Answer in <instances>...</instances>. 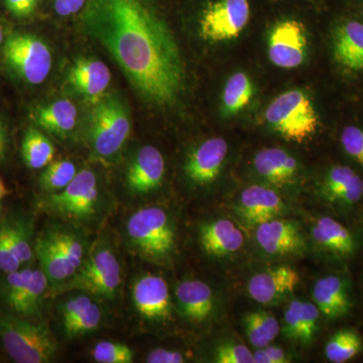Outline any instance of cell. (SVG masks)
Listing matches in <instances>:
<instances>
[{
  "label": "cell",
  "mask_w": 363,
  "mask_h": 363,
  "mask_svg": "<svg viewBox=\"0 0 363 363\" xmlns=\"http://www.w3.org/2000/svg\"><path fill=\"white\" fill-rule=\"evenodd\" d=\"M2 54L9 70L28 84H42L51 72V51L44 40L32 33L9 35Z\"/></svg>",
  "instance_id": "52a82bcc"
},
{
  "label": "cell",
  "mask_w": 363,
  "mask_h": 363,
  "mask_svg": "<svg viewBox=\"0 0 363 363\" xmlns=\"http://www.w3.org/2000/svg\"><path fill=\"white\" fill-rule=\"evenodd\" d=\"M203 250L211 257H225L238 252L245 242L243 234L233 221L218 219L200 228Z\"/></svg>",
  "instance_id": "ac0fdd59"
},
{
  "label": "cell",
  "mask_w": 363,
  "mask_h": 363,
  "mask_svg": "<svg viewBox=\"0 0 363 363\" xmlns=\"http://www.w3.org/2000/svg\"><path fill=\"white\" fill-rule=\"evenodd\" d=\"M0 210H1V207H0Z\"/></svg>",
  "instance_id": "f907efd6"
},
{
  "label": "cell",
  "mask_w": 363,
  "mask_h": 363,
  "mask_svg": "<svg viewBox=\"0 0 363 363\" xmlns=\"http://www.w3.org/2000/svg\"><path fill=\"white\" fill-rule=\"evenodd\" d=\"M33 269L25 267L18 271L7 272L6 278L0 285L2 297L6 300V304L11 307L20 297L21 294L25 290L26 285L30 281Z\"/></svg>",
  "instance_id": "74e56055"
},
{
  "label": "cell",
  "mask_w": 363,
  "mask_h": 363,
  "mask_svg": "<svg viewBox=\"0 0 363 363\" xmlns=\"http://www.w3.org/2000/svg\"><path fill=\"white\" fill-rule=\"evenodd\" d=\"M92 303L93 301L91 300V298L85 295H79L69 298L64 304L61 311L62 321H63L64 326L71 323L81 313L85 311Z\"/></svg>",
  "instance_id": "b9f144b4"
},
{
  "label": "cell",
  "mask_w": 363,
  "mask_h": 363,
  "mask_svg": "<svg viewBox=\"0 0 363 363\" xmlns=\"http://www.w3.org/2000/svg\"><path fill=\"white\" fill-rule=\"evenodd\" d=\"M307 39L304 26L297 21H284L274 26L269 38V57L284 69L297 68L305 60Z\"/></svg>",
  "instance_id": "30bf717a"
},
{
  "label": "cell",
  "mask_w": 363,
  "mask_h": 363,
  "mask_svg": "<svg viewBox=\"0 0 363 363\" xmlns=\"http://www.w3.org/2000/svg\"><path fill=\"white\" fill-rule=\"evenodd\" d=\"M255 363H286L290 362L285 350L278 346L267 345L253 352Z\"/></svg>",
  "instance_id": "7bdbcfd3"
},
{
  "label": "cell",
  "mask_w": 363,
  "mask_h": 363,
  "mask_svg": "<svg viewBox=\"0 0 363 363\" xmlns=\"http://www.w3.org/2000/svg\"><path fill=\"white\" fill-rule=\"evenodd\" d=\"M313 240L329 252L350 255L355 250L352 234L342 224L330 217H321L311 229Z\"/></svg>",
  "instance_id": "4316f807"
},
{
  "label": "cell",
  "mask_w": 363,
  "mask_h": 363,
  "mask_svg": "<svg viewBox=\"0 0 363 363\" xmlns=\"http://www.w3.org/2000/svg\"><path fill=\"white\" fill-rule=\"evenodd\" d=\"M126 233L133 247L147 259H167L175 250V229L162 208L147 207L135 212L126 223Z\"/></svg>",
  "instance_id": "277c9868"
},
{
  "label": "cell",
  "mask_w": 363,
  "mask_h": 363,
  "mask_svg": "<svg viewBox=\"0 0 363 363\" xmlns=\"http://www.w3.org/2000/svg\"><path fill=\"white\" fill-rule=\"evenodd\" d=\"M313 298L319 311L330 319L343 316L350 309V296L337 276L318 279L313 286Z\"/></svg>",
  "instance_id": "cb8c5ba5"
},
{
  "label": "cell",
  "mask_w": 363,
  "mask_h": 363,
  "mask_svg": "<svg viewBox=\"0 0 363 363\" xmlns=\"http://www.w3.org/2000/svg\"><path fill=\"white\" fill-rule=\"evenodd\" d=\"M341 143L346 154L363 166V130L357 126H347L341 133Z\"/></svg>",
  "instance_id": "ab89813d"
},
{
  "label": "cell",
  "mask_w": 363,
  "mask_h": 363,
  "mask_svg": "<svg viewBox=\"0 0 363 363\" xmlns=\"http://www.w3.org/2000/svg\"><path fill=\"white\" fill-rule=\"evenodd\" d=\"M245 332L255 348L266 347L278 337L281 326L271 313L252 312L245 318Z\"/></svg>",
  "instance_id": "f546056e"
},
{
  "label": "cell",
  "mask_w": 363,
  "mask_h": 363,
  "mask_svg": "<svg viewBox=\"0 0 363 363\" xmlns=\"http://www.w3.org/2000/svg\"><path fill=\"white\" fill-rule=\"evenodd\" d=\"M186 358L180 351L156 348L150 351L147 357L149 363H183Z\"/></svg>",
  "instance_id": "ee69618b"
},
{
  "label": "cell",
  "mask_w": 363,
  "mask_h": 363,
  "mask_svg": "<svg viewBox=\"0 0 363 363\" xmlns=\"http://www.w3.org/2000/svg\"><path fill=\"white\" fill-rule=\"evenodd\" d=\"M21 267L23 266L11 247L6 224L4 222L0 224V271L7 274V272L18 271Z\"/></svg>",
  "instance_id": "60d3db41"
},
{
  "label": "cell",
  "mask_w": 363,
  "mask_h": 363,
  "mask_svg": "<svg viewBox=\"0 0 363 363\" xmlns=\"http://www.w3.org/2000/svg\"><path fill=\"white\" fill-rule=\"evenodd\" d=\"M4 150H6V135H4V124L0 121V161L4 156Z\"/></svg>",
  "instance_id": "7dc6e473"
},
{
  "label": "cell",
  "mask_w": 363,
  "mask_h": 363,
  "mask_svg": "<svg viewBox=\"0 0 363 363\" xmlns=\"http://www.w3.org/2000/svg\"><path fill=\"white\" fill-rule=\"evenodd\" d=\"M57 247L65 255L70 266L78 271L85 259L84 242L77 233L69 229L56 228L48 231Z\"/></svg>",
  "instance_id": "d6a6232c"
},
{
  "label": "cell",
  "mask_w": 363,
  "mask_h": 363,
  "mask_svg": "<svg viewBox=\"0 0 363 363\" xmlns=\"http://www.w3.org/2000/svg\"><path fill=\"white\" fill-rule=\"evenodd\" d=\"M39 0H6V9L9 13L18 18H26L37 9Z\"/></svg>",
  "instance_id": "f6af8a7d"
},
{
  "label": "cell",
  "mask_w": 363,
  "mask_h": 363,
  "mask_svg": "<svg viewBox=\"0 0 363 363\" xmlns=\"http://www.w3.org/2000/svg\"><path fill=\"white\" fill-rule=\"evenodd\" d=\"M111 80L108 67L99 60L79 59L68 72V81L72 87L92 104L104 97Z\"/></svg>",
  "instance_id": "2e32d148"
},
{
  "label": "cell",
  "mask_w": 363,
  "mask_h": 363,
  "mask_svg": "<svg viewBox=\"0 0 363 363\" xmlns=\"http://www.w3.org/2000/svg\"><path fill=\"white\" fill-rule=\"evenodd\" d=\"M166 164L157 147L145 145L138 150L126 172L125 182L133 194H147L161 187Z\"/></svg>",
  "instance_id": "4fadbf2b"
},
{
  "label": "cell",
  "mask_w": 363,
  "mask_h": 363,
  "mask_svg": "<svg viewBox=\"0 0 363 363\" xmlns=\"http://www.w3.org/2000/svg\"><path fill=\"white\" fill-rule=\"evenodd\" d=\"M86 0H54V9L61 16L77 13L84 7Z\"/></svg>",
  "instance_id": "bcb514c9"
},
{
  "label": "cell",
  "mask_w": 363,
  "mask_h": 363,
  "mask_svg": "<svg viewBox=\"0 0 363 363\" xmlns=\"http://www.w3.org/2000/svg\"><path fill=\"white\" fill-rule=\"evenodd\" d=\"M227 152L228 143L224 138L205 140L189 155L185 164L186 175L197 185L213 183L220 174Z\"/></svg>",
  "instance_id": "5bb4252c"
},
{
  "label": "cell",
  "mask_w": 363,
  "mask_h": 363,
  "mask_svg": "<svg viewBox=\"0 0 363 363\" xmlns=\"http://www.w3.org/2000/svg\"><path fill=\"white\" fill-rule=\"evenodd\" d=\"M121 266L111 247L98 245L75 274L61 284L62 291L79 290L105 298H113L121 285Z\"/></svg>",
  "instance_id": "8992f818"
},
{
  "label": "cell",
  "mask_w": 363,
  "mask_h": 363,
  "mask_svg": "<svg viewBox=\"0 0 363 363\" xmlns=\"http://www.w3.org/2000/svg\"><path fill=\"white\" fill-rule=\"evenodd\" d=\"M82 23L143 100L169 106L179 99L185 86L180 49L149 0H88Z\"/></svg>",
  "instance_id": "6da1fadb"
},
{
  "label": "cell",
  "mask_w": 363,
  "mask_h": 363,
  "mask_svg": "<svg viewBox=\"0 0 363 363\" xmlns=\"http://www.w3.org/2000/svg\"><path fill=\"white\" fill-rule=\"evenodd\" d=\"M285 209V204L276 191L264 186H250L241 193L238 211L250 225L277 218Z\"/></svg>",
  "instance_id": "e0dca14e"
},
{
  "label": "cell",
  "mask_w": 363,
  "mask_h": 363,
  "mask_svg": "<svg viewBox=\"0 0 363 363\" xmlns=\"http://www.w3.org/2000/svg\"><path fill=\"white\" fill-rule=\"evenodd\" d=\"M253 164L259 175L279 187L292 183L298 174L295 157L279 147L260 150L255 155Z\"/></svg>",
  "instance_id": "ffe728a7"
},
{
  "label": "cell",
  "mask_w": 363,
  "mask_h": 363,
  "mask_svg": "<svg viewBox=\"0 0 363 363\" xmlns=\"http://www.w3.org/2000/svg\"><path fill=\"white\" fill-rule=\"evenodd\" d=\"M264 116L269 125L291 142H305L316 133L319 125V117L311 100L300 90L279 95L269 105Z\"/></svg>",
  "instance_id": "5b68a950"
},
{
  "label": "cell",
  "mask_w": 363,
  "mask_h": 363,
  "mask_svg": "<svg viewBox=\"0 0 363 363\" xmlns=\"http://www.w3.org/2000/svg\"><path fill=\"white\" fill-rule=\"evenodd\" d=\"M250 20L247 0H217L203 11L199 30L208 42H224L235 39L245 30Z\"/></svg>",
  "instance_id": "ba28073f"
},
{
  "label": "cell",
  "mask_w": 363,
  "mask_h": 363,
  "mask_svg": "<svg viewBox=\"0 0 363 363\" xmlns=\"http://www.w3.org/2000/svg\"><path fill=\"white\" fill-rule=\"evenodd\" d=\"M323 193L329 201L354 204L362 198L363 180L348 167H334L325 178Z\"/></svg>",
  "instance_id": "603a6c76"
},
{
  "label": "cell",
  "mask_w": 363,
  "mask_h": 363,
  "mask_svg": "<svg viewBox=\"0 0 363 363\" xmlns=\"http://www.w3.org/2000/svg\"><path fill=\"white\" fill-rule=\"evenodd\" d=\"M11 247L21 266L33 259L35 248L32 243V227L30 222L11 220L4 222Z\"/></svg>",
  "instance_id": "836d02e7"
},
{
  "label": "cell",
  "mask_w": 363,
  "mask_h": 363,
  "mask_svg": "<svg viewBox=\"0 0 363 363\" xmlns=\"http://www.w3.org/2000/svg\"><path fill=\"white\" fill-rule=\"evenodd\" d=\"M101 320V310H100L99 306L93 302L71 323L65 325L64 329L69 337H76V336L84 335V334L97 329Z\"/></svg>",
  "instance_id": "8d00e7d4"
},
{
  "label": "cell",
  "mask_w": 363,
  "mask_h": 363,
  "mask_svg": "<svg viewBox=\"0 0 363 363\" xmlns=\"http://www.w3.org/2000/svg\"><path fill=\"white\" fill-rule=\"evenodd\" d=\"M253 95L252 81L243 72L233 74L227 81L222 95V107L224 113L235 114L245 108Z\"/></svg>",
  "instance_id": "4dcf8cb0"
},
{
  "label": "cell",
  "mask_w": 363,
  "mask_h": 363,
  "mask_svg": "<svg viewBox=\"0 0 363 363\" xmlns=\"http://www.w3.org/2000/svg\"><path fill=\"white\" fill-rule=\"evenodd\" d=\"M260 248L274 257H286L304 248V238L295 221L277 218L260 223L255 230Z\"/></svg>",
  "instance_id": "7c38bea8"
},
{
  "label": "cell",
  "mask_w": 363,
  "mask_h": 363,
  "mask_svg": "<svg viewBox=\"0 0 363 363\" xmlns=\"http://www.w3.org/2000/svg\"><path fill=\"white\" fill-rule=\"evenodd\" d=\"M77 173L74 162L66 160L51 162L40 176V186L52 194L58 193L71 183Z\"/></svg>",
  "instance_id": "e575fe53"
},
{
  "label": "cell",
  "mask_w": 363,
  "mask_h": 363,
  "mask_svg": "<svg viewBox=\"0 0 363 363\" xmlns=\"http://www.w3.org/2000/svg\"><path fill=\"white\" fill-rule=\"evenodd\" d=\"M333 51L344 68L363 70V23L351 21L339 26L334 33Z\"/></svg>",
  "instance_id": "44dd1931"
},
{
  "label": "cell",
  "mask_w": 363,
  "mask_h": 363,
  "mask_svg": "<svg viewBox=\"0 0 363 363\" xmlns=\"http://www.w3.org/2000/svg\"><path fill=\"white\" fill-rule=\"evenodd\" d=\"M176 297L181 314L190 321H205L213 311V292L204 281L198 279L182 281L177 286Z\"/></svg>",
  "instance_id": "d6986e66"
},
{
  "label": "cell",
  "mask_w": 363,
  "mask_h": 363,
  "mask_svg": "<svg viewBox=\"0 0 363 363\" xmlns=\"http://www.w3.org/2000/svg\"><path fill=\"white\" fill-rule=\"evenodd\" d=\"M4 42V30H2V26H0V45Z\"/></svg>",
  "instance_id": "681fc988"
},
{
  "label": "cell",
  "mask_w": 363,
  "mask_h": 363,
  "mask_svg": "<svg viewBox=\"0 0 363 363\" xmlns=\"http://www.w3.org/2000/svg\"><path fill=\"white\" fill-rule=\"evenodd\" d=\"M49 283V279L40 267L33 269L30 281L20 297L11 306V309L21 316L30 317L39 314Z\"/></svg>",
  "instance_id": "f1b7e54d"
},
{
  "label": "cell",
  "mask_w": 363,
  "mask_h": 363,
  "mask_svg": "<svg viewBox=\"0 0 363 363\" xmlns=\"http://www.w3.org/2000/svg\"><path fill=\"white\" fill-rule=\"evenodd\" d=\"M91 354L99 363H131L135 359V352L130 346L108 340L98 342Z\"/></svg>",
  "instance_id": "d590c367"
},
{
  "label": "cell",
  "mask_w": 363,
  "mask_h": 363,
  "mask_svg": "<svg viewBox=\"0 0 363 363\" xmlns=\"http://www.w3.org/2000/svg\"><path fill=\"white\" fill-rule=\"evenodd\" d=\"M362 350V340L357 332L341 330L332 336L325 347L327 359L333 363L350 362L359 354Z\"/></svg>",
  "instance_id": "1f68e13d"
},
{
  "label": "cell",
  "mask_w": 363,
  "mask_h": 363,
  "mask_svg": "<svg viewBox=\"0 0 363 363\" xmlns=\"http://www.w3.org/2000/svg\"><path fill=\"white\" fill-rule=\"evenodd\" d=\"M6 195V188L4 186V182L0 180V199Z\"/></svg>",
  "instance_id": "c3c4849f"
},
{
  "label": "cell",
  "mask_w": 363,
  "mask_h": 363,
  "mask_svg": "<svg viewBox=\"0 0 363 363\" xmlns=\"http://www.w3.org/2000/svg\"><path fill=\"white\" fill-rule=\"evenodd\" d=\"M21 156L28 168H45L54 159L55 147L44 133L35 128H30L23 136Z\"/></svg>",
  "instance_id": "83f0119b"
},
{
  "label": "cell",
  "mask_w": 363,
  "mask_h": 363,
  "mask_svg": "<svg viewBox=\"0 0 363 363\" xmlns=\"http://www.w3.org/2000/svg\"><path fill=\"white\" fill-rule=\"evenodd\" d=\"M214 362L218 363H255L253 353L242 344H221L215 350Z\"/></svg>",
  "instance_id": "f35d334b"
},
{
  "label": "cell",
  "mask_w": 363,
  "mask_h": 363,
  "mask_svg": "<svg viewBox=\"0 0 363 363\" xmlns=\"http://www.w3.org/2000/svg\"><path fill=\"white\" fill-rule=\"evenodd\" d=\"M130 130V111L121 97L108 95L94 104L90 114L88 138L98 157L109 159L118 154Z\"/></svg>",
  "instance_id": "3957f363"
},
{
  "label": "cell",
  "mask_w": 363,
  "mask_h": 363,
  "mask_svg": "<svg viewBox=\"0 0 363 363\" xmlns=\"http://www.w3.org/2000/svg\"><path fill=\"white\" fill-rule=\"evenodd\" d=\"M362 16H363V11H362Z\"/></svg>",
  "instance_id": "816d5d0a"
},
{
  "label": "cell",
  "mask_w": 363,
  "mask_h": 363,
  "mask_svg": "<svg viewBox=\"0 0 363 363\" xmlns=\"http://www.w3.org/2000/svg\"><path fill=\"white\" fill-rule=\"evenodd\" d=\"M0 339L18 363H47L56 355L57 341L47 325L0 313Z\"/></svg>",
  "instance_id": "7a4b0ae2"
},
{
  "label": "cell",
  "mask_w": 363,
  "mask_h": 363,
  "mask_svg": "<svg viewBox=\"0 0 363 363\" xmlns=\"http://www.w3.org/2000/svg\"><path fill=\"white\" fill-rule=\"evenodd\" d=\"M99 188L96 175L89 169L78 172L64 190L51 195L49 207L67 218L83 220L96 212Z\"/></svg>",
  "instance_id": "9c48e42d"
},
{
  "label": "cell",
  "mask_w": 363,
  "mask_h": 363,
  "mask_svg": "<svg viewBox=\"0 0 363 363\" xmlns=\"http://www.w3.org/2000/svg\"><path fill=\"white\" fill-rule=\"evenodd\" d=\"M35 253L39 259L40 269L52 285L60 286L75 274V269L70 266L65 255L57 247L48 233L38 238Z\"/></svg>",
  "instance_id": "484cf974"
},
{
  "label": "cell",
  "mask_w": 363,
  "mask_h": 363,
  "mask_svg": "<svg viewBox=\"0 0 363 363\" xmlns=\"http://www.w3.org/2000/svg\"><path fill=\"white\" fill-rule=\"evenodd\" d=\"M300 281V274L294 267H272L255 274L248 281L247 292L255 302L269 305L293 293Z\"/></svg>",
  "instance_id": "9a60e30c"
},
{
  "label": "cell",
  "mask_w": 363,
  "mask_h": 363,
  "mask_svg": "<svg viewBox=\"0 0 363 363\" xmlns=\"http://www.w3.org/2000/svg\"><path fill=\"white\" fill-rule=\"evenodd\" d=\"M33 118L45 130L59 136H66L75 130L78 112L73 102L61 99L35 108Z\"/></svg>",
  "instance_id": "d4e9b609"
},
{
  "label": "cell",
  "mask_w": 363,
  "mask_h": 363,
  "mask_svg": "<svg viewBox=\"0 0 363 363\" xmlns=\"http://www.w3.org/2000/svg\"><path fill=\"white\" fill-rule=\"evenodd\" d=\"M320 311L310 302L295 300L288 306L284 318L286 337L303 343L311 342L317 331Z\"/></svg>",
  "instance_id": "7402d4cb"
},
{
  "label": "cell",
  "mask_w": 363,
  "mask_h": 363,
  "mask_svg": "<svg viewBox=\"0 0 363 363\" xmlns=\"http://www.w3.org/2000/svg\"><path fill=\"white\" fill-rule=\"evenodd\" d=\"M133 301L136 311L150 321H167L172 317V302L168 284L157 274H143L133 286Z\"/></svg>",
  "instance_id": "8fae6325"
}]
</instances>
